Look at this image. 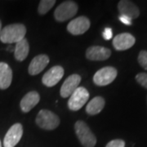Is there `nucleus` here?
I'll use <instances>...</instances> for the list:
<instances>
[{
    "label": "nucleus",
    "instance_id": "obj_18",
    "mask_svg": "<svg viewBox=\"0 0 147 147\" xmlns=\"http://www.w3.org/2000/svg\"><path fill=\"white\" fill-rule=\"evenodd\" d=\"M30 52L29 42L26 38H23L20 42H16L15 50H14V57L18 61H22L27 57Z\"/></svg>",
    "mask_w": 147,
    "mask_h": 147
},
{
    "label": "nucleus",
    "instance_id": "obj_2",
    "mask_svg": "<svg viewBox=\"0 0 147 147\" xmlns=\"http://www.w3.org/2000/svg\"><path fill=\"white\" fill-rule=\"evenodd\" d=\"M74 130L79 142L84 147H94L96 146V138L84 121H77L74 124Z\"/></svg>",
    "mask_w": 147,
    "mask_h": 147
},
{
    "label": "nucleus",
    "instance_id": "obj_9",
    "mask_svg": "<svg viewBox=\"0 0 147 147\" xmlns=\"http://www.w3.org/2000/svg\"><path fill=\"white\" fill-rule=\"evenodd\" d=\"M64 75V69L60 65L53 66L48 69L42 76V84L48 88H51L57 84Z\"/></svg>",
    "mask_w": 147,
    "mask_h": 147
},
{
    "label": "nucleus",
    "instance_id": "obj_8",
    "mask_svg": "<svg viewBox=\"0 0 147 147\" xmlns=\"http://www.w3.org/2000/svg\"><path fill=\"white\" fill-rule=\"evenodd\" d=\"M90 21L86 16H79L70 21L67 26V30L73 35L83 34L90 28Z\"/></svg>",
    "mask_w": 147,
    "mask_h": 147
},
{
    "label": "nucleus",
    "instance_id": "obj_15",
    "mask_svg": "<svg viewBox=\"0 0 147 147\" xmlns=\"http://www.w3.org/2000/svg\"><path fill=\"white\" fill-rule=\"evenodd\" d=\"M40 96L35 91L28 92L21 100L20 106L24 113H28L39 102Z\"/></svg>",
    "mask_w": 147,
    "mask_h": 147
},
{
    "label": "nucleus",
    "instance_id": "obj_12",
    "mask_svg": "<svg viewBox=\"0 0 147 147\" xmlns=\"http://www.w3.org/2000/svg\"><path fill=\"white\" fill-rule=\"evenodd\" d=\"M120 16H125L131 20L136 19L140 15V11L135 3L128 0H121L118 3Z\"/></svg>",
    "mask_w": 147,
    "mask_h": 147
},
{
    "label": "nucleus",
    "instance_id": "obj_3",
    "mask_svg": "<svg viewBox=\"0 0 147 147\" xmlns=\"http://www.w3.org/2000/svg\"><path fill=\"white\" fill-rule=\"evenodd\" d=\"M36 124L45 130H54L59 126L60 119L50 110H41L36 117Z\"/></svg>",
    "mask_w": 147,
    "mask_h": 147
},
{
    "label": "nucleus",
    "instance_id": "obj_7",
    "mask_svg": "<svg viewBox=\"0 0 147 147\" xmlns=\"http://www.w3.org/2000/svg\"><path fill=\"white\" fill-rule=\"evenodd\" d=\"M23 135V127L21 123H17L13 124L6 133L3 140L4 147H15L21 141Z\"/></svg>",
    "mask_w": 147,
    "mask_h": 147
},
{
    "label": "nucleus",
    "instance_id": "obj_24",
    "mask_svg": "<svg viewBox=\"0 0 147 147\" xmlns=\"http://www.w3.org/2000/svg\"><path fill=\"white\" fill-rule=\"evenodd\" d=\"M119 20L122 23H123L124 25H127V26H130L131 25V20L130 18L127 17L125 16H119Z\"/></svg>",
    "mask_w": 147,
    "mask_h": 147
},
{
    "label": "nucleus",
    "instance_id": "obj_22",
    "mask_svg": "<svg viewBox=\"0 0 147 147\" xmlns=\"http://www.w3.org/2000/svg\"><path fill=\"white\" fill-rule=\"evenodd\" d=\"M105 147H125V142L121 139H115L110 141Z\"/></svg>",
    "mask_w": 147,
    "mask_h": 147
},
{
    "label": "nucleus",
    "instance_id": "obj_1",
    "mask_svg": "<svg viewBox=\"0 0 147 147\" xmlns=\"http://www.w3.org/2000/svg\"><path fill=\"white\" fill-rule=\"evenodd\" d=\"M26 34V28L23 24H11L2 29L0 34V40L3 43L18 42Z\"/></svg>",
    "mask_w": 147,
    "mask_h": 147
},
{
    "label": "nucleus",
    "instance_id": "obj_19",
    "mask_svg": "<svg viewBox=\"0 0 147 147\" xmlns=\"http://www.w3.org/2000/svg\"><path fill=\"white\" fill-rule=\"evenodd\" d=\"M56 3L55 0H42L39 3L38 11L40 15H44L53 7Z\"/></svg>",
    "mask_w": 147,
    "mask_h": 147
},
{
    "label": "nucleus",
    "instance_id": "obj_23",
    "mask_svg": "<svg viewBox=\"0 0 147 147\" xmlns=\"http://www.w3.org/2000/svg\"><path fill=\"white\" fill-rule=\"evenodd\" d=\"M103 35V38H105V40H110V38L113 36V32H112V30L110 28H105V30L102 34Z\"/></svg>",
    "mask_w": 147,
    "mask_h": 147
},
{
    "label": "nucleus",
    "instance_id": "obj_14",
    "mask_svg": "<svg viewBox=\"0 0 147 147\" xmlns=\"http://www.w3.org/2000/svg\"><path fill=\"white\" fill-rule=\"evenodd\" d=\"M49 63V57L47 55L41 54L38 55L32 59L31 62L29 66V74L30 75H37L41 73L44 69L46 68Z\"/></svg>",
    "mask_w": 147,
    "mask_h": 147
},
{
    "label": "nucleus",
    "instance_id": "obj_20",
    "mask_svg": "<svg viewBox=\"0 0 147 147\" xmlns=\"http://www.w3.org/2000/svg\"><path fill=\"white\" fill-rule=\"evenodd\" d=\"M138 62L142 68L147 69V51H141L138 56Z\"/></svg>",
    "mask_w": 147,
    "mask_h": 147
},
{
    "label": "nucleus",
    "instance_id": "obj_5",
    "mask_svg": "<svg viewBox=\"0 0 147 147\" xmlns=\"http://www.w3.org/2000/svg\"><path fill=\"white\" fill-rule=\"evenodd\" d=\"M89 98V92L84 87H79L70 96L68 101L69 110L77 111L84 106Z\"/></svg>",
    "mask_w": 147,
    "mask_h": 147
},
{
    "label": "nucleus",
    "instance_id": "obj_11",
    "mask_svg": "<svg viewBox=\"0 0 147 147\" xmlns=\"http://www.w3.org/2000/svg\"><path fill=\"white\" fill-rule=\"evenodd\" d=\"M136 42L133 35L129 33H123L116 35L113 39V46L117 51H125L131 48Z\"/></svg>",
    "mask_w": 147,
    "mask_h": 147
},
{
    "label": "nucleus",
    "instance_id": "obj_25",
    "mask_svg": "<svg viewBox=\"0 0 147 147\" xmlns=\"http://www.w3.org/2000/svg\"><path fill=\"white\" fill-rule=\"evenodd\" d=\"M1 31H2V22L0 21V34H1Z\"/></svg>",
    "mask_w": 147,
    "mask_h": 147
},
{
    "label": "nucleus",
    "instance_id": "obj_10",
    "mask_svg": "<svg viewBox=\"0 0 147 147\" xmlns=\"http://www.w3.org/2000/svg\"><path fill=\"white\" fill-rule=\"evenodd\" d=\"M80 82H81L80 75L77 74L69 75L68 78L65 80V82L61 88V90H60L61 96L63 98H67L68 96H70L74 92L79 88Z\"/></svg>",
    "mask_w": 147,
    "mask_h": 147
},
{
    "label": "nucleus",
    "instance_id": "obj_13",
    "mask_svg": "<svg viewBox=\"0 0 147 147\" xmlns=\"http://www.w3.org/2000/svg\"><path fill=\"white\" fill-rule=\"evenodd\" d=\"M110 49L101 46H92L87 49L86 57L90 61H105L110 58Z\"/></svg>",
    "mask_w": 147,
    "mask_h": 147
},
{
    "label": "nucleus",
    "instance_id": "obj_17",
    "mask_svg": "<svg viewBox=\"0 0 147 147\" xmlns=\"http://www.w3.org/2000/svg\"><path fill=\"white\" fill-rule=\"evenodd\" d=\"M105 99L101 96H96L88 102L86 107V112L90 115L99 114L105 106Z\"/></svg>",
    "mask_w": 147,
    "mask_h": 147
},
{
    "label": "nucleus",
    "instance_id": "obj_4",
    "mask_svg": "<svg viewBox=\"0 0 147 147\" xmlns=\"http://www.w3.org/2000/svg\"><path fill=\"white\" fill-rule=\"evenodd\" d=\"M78 11V5L74 1H65L56 8L54 12L55 19L62 22L72 18Z\"/></svg>",
    "mask_w": 147,
    "mask_h": 147
},
{
    "label": "nucleus",
    "instance_id": "obj_6",
    "mask_svg": "<svg viewBox=\"0 0 147 147\" xmlns=\"http://www.w3.org/2000/svg\"><path fill=\"white\" fill-rule=\"evenodd\" d=\"M117 69L111 66L100 69L93 76V82L97 86H106L111 84L117 77Z\"/></svg>",
    "mask_w": 147,
    "mask_h": 147
},
{
    "label": "nucleus",
    "instance_id": "obj_16",
    "mask_svg": "<svg viewBox=\"0 0 147 147\" xmlns=\"http://www.w3.org/2000/svg\"><path fill=\"white\" fill-rule=\"evenodd\" d=\"M12 70L5 62H0V89H7L11 84Z\"/></svg>",
    "mask_w": 147,
    "mask_h": 147
},
{
    "label": "nucleus",
    "instance_id": "obj_21",
    "mask_svg": "<svg viewBox=\"0 0 147 147\" xmlns=\"http://www.w3.org/2000/svg\"><path fill=\"white\" fill-rule=\"evenodd\" d=\"M137 83L141 84L142 87L147 89V74L146 73H139L136 76Z\"/></svg>",
    "mask_w": 147,
    "mask_h": 147
},
{
    "label": "nucleus",
    "instance_id": "obj_26",
    "mask_svg": "<svg viewBox=\"0 0 147 147\" xmlns=\"http://www.w3.org/2000/svg\"><path fill=\"white\" fill-rule=\"evenodd\" d=\"M0 147H2V143H1V141H0Z\"/></svg>",
    "mask_w": 147,
    "mask_h": 147
}]
</instances>
